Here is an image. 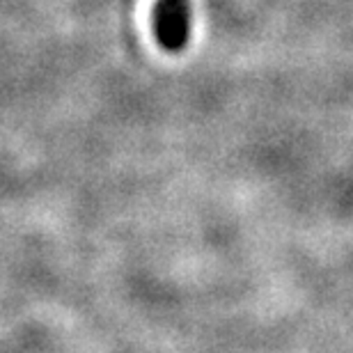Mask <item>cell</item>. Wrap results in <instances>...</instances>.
Masks as SVG:
<instances>
[{
  "label": "cell",
  "instance_id": "obj_1",
  "mask_svg": "<svg viewBox=\"0 0 353 353\" xmlns=\"http://www.w3.org/2000/svg\"><path fill=\"white\" fill-rule=\"evenodd\" d=\"M152 32L168 53H181L190 37L188 0H157L152 10Z\"/></svg>",
  "mask_w": 353,
  "mask_h": 353
}]
</instances>
